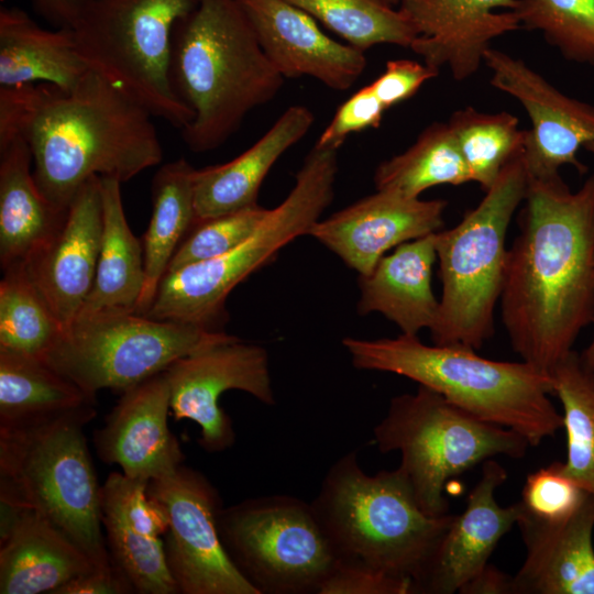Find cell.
I'll list each match as a JSON object with an SVG mask.
<instances>
[{"label": "cell", "mask_w": 594, "mask_h": 594, "mask_svg": "<svg viewBox=\"0 0 594 594\" xmlns=\"http://www.w3.org/2000/svg\"><path fill=\"white\" fill-rule=\"evenodd\" d=\"M508 249L502 320L515 353L550 373L594 323V174L529 179Z\"/></svg>", "instance_id": "obj_1"}, {"label": "cell", "mask_w": 594, "mask_h": 594, "mask_svg": "<svg viewBox=\"0 0 594 594\" xmlns=\"http://www.w3.org/2000/svg\"><path fill=\"white\" fill-rule=\"evenodd\" d=\"M153 117L91 70L69 91L40 84L24 139L42 194L66 210L90 177L125 183L161 163Z\"/></svg>", "instance_id": "obj_2"}, {"label": "cell", "mask_w": 594, "mask_h": 594, "mask_svg": "<svg viewBox=\"0 0 594 594\" xmlns=\"http://www.w3.org/2000/svg\"><path fill=\"white\" fill-rule=\"evenodd\" d=\"M177 97L194 118L182 131L189 150L219 147L284 76L264 53L239 0H199L174 30L169 67Z\"/></svg>", "instance_id": "obj_3"}, {"label": "cell", "mask_w": 594, "mask_h": 594, "mask_svg": "<svg viewBox=\"0 0 594 594\" xmlns=\"http://www.w3.org/2000/svg\"><path fill=\"white\" fill-rule=\"evenodd\" d=\"M359 370L397 374L440 394L474 417L512 429L531 447L563 428L550 396L553 380L531 364L490 360L461 344L422 343L417 336L344 338Z\"/></svg>", "instance_id": "obj_4"}, {"label": "cell", "mask_w": 594, "mask_h": 594, "mask_svg": "<svg viewBox=\"0 0 594 594\" xmlns=\"http://www.w3.org/2000/svg\"><path fill=\"white\" fill-rule=\"evenodd\" d=\"M337 561L376 569L415 584L453 516H429L398 468L370 475L356 449L327 471L310 502Z\"/></svg>", "instance_id": "obj_5"}, {"label": "cell", "mask_w": 594, "mask_h": 594, "mask_svg": "<svg viewBox=\"0 0 594 594\" xmlns=\"http://www.w3.org/2000/svg\"><path fill=\"white\" fill-rule=\"evenodd\" d=\"M95 406L0 430V502L28 508L62 531L94 564L112 563L102 532L101 485L84 427Z\"/></svg>", "instance_id": "obj_6"}, {"label": "cell", "mask_w": 594, "mask_h": 594, "mask_svg": "<svg viewBox=\"0 0 594 594\" xmlns=\"http://www.w3.org/2000/svg\"><path fill=\"white\" fill-rule=\"evenodd\" d=\"M338 150L315 144L287 197L257 229L220 256L166 272L145 316L219 330L232 289L293 240L308 235L334 195Z\"/></svg>", "instance_id": "obj_7"}, {"label": "cell", "mask_w": 594, "mask_h": 594, "mask_svg": "<svg viewBox=\"0 0 594 594\" xmlns=\"http://www.w3.org/2000/svg\"><path fill=\"white\" fill-rule=\"evenodd\" d=\"M528 180L520 153L502 169L475 208L453 228L436 233L442 294L430 329L435 344L479 350L494 334L508 255L506 235Z\"/></svg>", "instance_id": "obj_8"}, {"label": "cell", "mask_w": 594, "mask_h": 594, "mask_svg": "<svg viewBox=\"0 0 594 594\" xmlns=\"http://www.w3.org/2000/svg\"><path fill=\"white\" fill-rule=\"evenodd\" d=\"M373 441L382 453H400L398 470L419 507L433 517L449 514L443 491L450 479L497 455L521 459L531 447L520 433L481 420L421 385L391 399Z\"/></svg>", "instance_id": "obj_9"}, {"label": "cell", "mask_w": 594, "mask_h": 594, "mask_svg": "<svg viewBox=\"0 0 594 594\" xmlns=\"http://www.w3.org/2000/svg\"><path fill=\"white\" fill-rule=\"evenodd\" d=\"M199 0H90L73 28L89 68L183 130L194 118L169 75L173 33Z\"/></svg>", "instance_id": "obj_10"}, {"label": "cell", "mask_w": 594, "mask_h": 594, "mask_svg": "<svg viewBox=\"0 0 594 594\" xmlns=\"http://www.w3.org/2000/svg\"><path fill=\"white\" fill-rule=\"evenodd\" d=\"M234 336L136 312L79 316L40 359L96 397L125 389Z\"/></svg>", "instance_id": "obj_11"}, {"label": "cell", "mask_w": 594, "mask_h": 594, "mask_svg": "<svg viewBox=\"0 0 594 594\" xmlns=\"http://www.w3.org/2000/svg\"><path fill=\"white\" fill-rule=\"evenodd\" d=\"M223 546L258 594H318L337 557L312 508L274 494L221 508Z\"/></svg>", "instance_id": "obj_12"}, {"label": "cell", "mask_w": 594, "mask_h": 594, "mask_svg": "<svg viewBox=\"0 0 594 594\" xmlns=\"http://www.w3.org/2000/svg\"><path fill=\"white\" fill-rule=\"evenodd\" d=\"M146 492L167 518L166 559L180 594H258L223 546L221 498L202 473L180 464L148 481Z\"/></svg>", "instance_id": "obj_13"}, {"label": "cell", "mask_w": 594, "mask_h": 594, "mask_svg": "<svg viewBox=\"0 0 594 594\" xmlns=\"http://www.w3.org/2000/svg\"><path fill=\"white\" fill-rule=\"evenodd\" d=\"M165 371L174 419L196 422L198 443L210 453L235 442L232 420L219 404L224 392L239 389L267 406L275 404L267 351L237 337L180 358Z\"/></svg>", "instance_id": "obj_14"}, {"label": "cell", "mask_w": 594, "mask_h": 594, "mask_svg": "<svg viewBox=\"0 0 594 594\" xmlns=\"http://www.w3.org/2000/svg\"><path fill=\"white\" fill-rule=\"evenodd\" d=\"M483 62L492 73L491 85L518 100L530 118L522 150L528 178L559 175L564 165L586 173L578 153L594 142V106L564 95L524 61L499 50L487 48Z\"/></svg>", "instance_id": "obj_15"}, {"label": "cell", "mask_w": 594, "mask_h": 594, "mask_svg": "<svg viewBox=\"0 0 594 594\" xmlns=\"http://www.w3.org/2000/svg\"><path fill=\"white\" fill-rule=\"evenodd\" d=\"M448 202L377 190L318 220L308 235L337 254L360 276L369 275L387 251L435 233L443 226Z\"/></svg>", "instance_id": "obj_16"}, {"label": "cell", "mask_w": 594, "mask_h": 594, "mask_svg": "<svg viewBox=\"0 0 594 594\" xmlns=\"http://www.w3.org/2000/svg\"><path fill=\"white\" fill-rule=\"evenodd\" d=\"M518 0H400L397 9L416 38L410 48L438 72L447 66L455 80L474 75L491 42L521 29Z\"/></svg>", "instance_id": "obj_17"}, {"label": "cell", "mask_w": 594, "mask_h": 594, "mask_svg": "<svg viewBox=\"0 0 594 594\" xmlns=\"http://www.w3.org/2000/svg\"><path fill=\"white\" fill-rule=\"evenodd\" d=\"M102 224L100 177L95 175L75 195L58 231L24 262L63 332L76 320L91 293Z\"/></svg>", "instance_id": "obj_18"}, {"label": "cell", "mask_w": 594, "mask_h": 594, "mask_svg": "<svg viewBox=\"0 0 594 594\" xmlns=\"http://www.w3.org/2000/svg\"><path fill=\"white\" fill-rule=\"evenodd\" d=\"M264 53L284 76H308L333 90L360 78L365 52L333 40L317 21L287 0H239Z\"/></svg>", "instance_id": "obj_19"}, {"label": "cell", "mask_w": 594, "mask_h": 594, "mask_svg": "<svg viewBox=\"0 0 594 594\" xmlns=\"http://www.w3.org/2000/svg\"><path fill=\"white\" fill-rule=\"evenodd\" d=\"M147 484L111 472L101 485V521L108 551L134 593L177 594L163 538L167 518L147 495Z\"/></svg>", "instance_id": "obj_20"}, {"label": "cell", "mask_w": 594, "mask_h": 594, "mask_svg": "<svg viewBox=\"0 0 594 594\" xmlns=\"http://www.w3.org/2000/svg\"><path fill=\"white\" fill-rule=\"evenodd\" d=\"M169 409L166 371L125 389L103 427L95 432L97 454L136 480L151 481L173 472L185 455L168 428Z\"/></svg>", "instance_id": "obj_21"}, {"label": "cell", "mask_w": 594, "mask_h": 594, "mask_svg": "<svg viewBox=\"0 0 594 594\" xmlns=\"http://www.w3.org/2000/svg\"><path fill=\"white\" fill-rule=\"evenodd\" d=\"M507 480L495 460L483 462L482 475L469 494L466 507L453 519L438 543L415 594H452L486 564L499 540L517 524L520 502L498 505L495 492Z\"/></svg>", "instance_id": "obj_22"}, {"label": "cell", "mask_w": 594, "mask_h": 594, "mask_svg": "<svg viewBox=\"0 0 594 594\" xmlns=\"http://www.w3.org/2000/svg\"><path fill=\"white\" fill-rule=\"evenodd\" d=\"M516 525L526 558L513 575L514 594H594V496L558 522L538 520L521 505Z\"/></svg>", "instance_id": "obj_23"}, {"label": "cell", "mask_w": 594, "mask_h": 594, "mask_svg": "<svg viewBox=\"0 0 594 594\" xmlns=\"http://www.w3.org/2000/svg\"><path fill=\"white\" fill-rule=\"evenodd\" d=\"M0 506L1 594H56L74 578L98 569L70 539L33 510L6 502Z\"/></svg>", "instance_id": "obj_24"}, {"label": "cell", "mask_w": 594, "mask_h": 594, "mask_svg": "<svg viewBox=\"0 0 594 594\" xmlns=\"http://www.w3.org/2000/svg\"><path fill=\"white\" fill-rule=\"evenodd\" d=\"M315 122L300 105L287 108L248 150L224 164L196 169V219H207L257 205L260 187L276 161L299 142Z\"/></svg>", "instance_id": "obj_25"}, {"label": "cell", "mask_w": 594, "mask_h": 594, "mask_svg": "<svg viewBox=\"0 0 594 594\" xmlns=\"http://www.w3.org/2000/svg\"><path fill=\"white\" fill-rule=\"evenodd\" d=\"M436 233L402 243L359 277V315L378 312L408 336L433 327L439 310L431 285Z\"/></svg>", "instance_id": "obj_26"}, {"label": "cell", "mask_w": 594, "mask_h": 594, "mask_svg": "<svg viewBox=\"0 0 594 594\" xmlns=\"http://www.w3.org/2000/svg\"><path fill=\"white\" fill-rule=\"evenodd\" d=\"M88 72L73 29H44L25 11L1 7L0 87L50 84L69 91Z\"/></svg>", "instance_id": "obj_27"}, {"label": "cell", "mask_w": 594, "mask_h": 594, "mask_svg": "<svg viewBox=\"0 0 594 594\" xmlns=\"http://www.w3.org/2000/svg\"><path fill=\"white\" fill-rule=\"evenodd\" d=\"M29 143L20 138L0 147V265L26 262L62 227L68 209L40 190Z\"/></svg>", "instance_id": "obj_28"}, {"label": "cell", "mask_w": 594, "mask_h": 594, "mask_svg": "<svg viewBox=\"0 0 594 594\" xmlns=\"http://www.w3.org/2000/svg\"><path fill=\"white\" fill-rule=\"evenodd\" d=\"M121 183L100 177L102 234L95 283L79 316L136 312L144 286L142 243L132 233L122 205Z\"/></svg>", "instance_id": "obj_29"}, {"label": "cell", "mask_w": 594, "mask_h": 594, "mask_svg": "<svg viewBox=\"0 0 594 594\" xmlns=\"http://www.w3.org/2000/svg\"><path fill=\"white\" fill-rule=\"evenodd\" d=\"M96 405V397L42 359L0 349V430L31 426Z\"/></svg>", "instance_id": "obj_30"}, {"label": "cell", "mask_w": 594, "mask_h": 594, "mask_svg": "<svg viewBox=\"0 0 594 594\" xmlns=\"http://www.w3.org/2000/svg\"><path fill=\"white\" fill-rule=\"evenodd\" d=\"M194 168L185 158L164 164L152 180V215L143 235L144 286L136 314L148 310L162 277L196 221Z\"/></svg>", "instance_id": "obj_31"}, {"label": "cell", "mask_w": 594, "mask_h": 594, "mask_svg": "<svg viewBox=\"0 0 594 594\" xmlns=\"http://www.w3.org/2000/svg\"><path fill=\"white\" fill-rule=\"evenodd\" d=\"M469 182L470 170L448 122L427 127L411 146L382 162L374 173L377 190L411 198L435 186Z\"/></svg>", "instance_id": "obj_32"}, {"label": "cell", "mask_w": 594, "mask_h": 594, "mask_svg": "<svg viewBox=\"0 0 594 594\" xmlns=\"http://www.w3.org/2000/svg\"><path fill=\"white\" fill-rule=\"evenodd\" d=\"M562 405L565 473L594 496V370L572 350L549 373Z\"/></svg>", "instance_id": "obj_33"}, {"label": "cell", "mask_w": 594, "mask_h": 594, "mask_svg": "<svg viewBox=\"0 0 594 594\" xmlns=\"http://www.w3.org/2000/svg\"><path fill=\"white\" fill-rule=\"evenodd\" d=\"M0 282V349L42 358L63 328L31 280L24 263L2 270Z\"/></svg>", "instance_id": "obj_34"}, {"label": "cell", "mask_w": 594, "mask_h": 594, "mask_svg": "<svg viewBox=\"0 0 594 594\" xmlns=\"http://www.w3.org/2000/svg\"><path fill=\"white\" fill-rule=\"evenodd\" d=\"M450 125L472 182L486 191L502 169L522 153L526 130L519 129L514 114L502 111L486 113L473 107L457 110Z\"/></svg>", "instance_id": "obj_35"}, {"label": "cell", "mask_w": 594, "mask_h": 594, "mask_svg": "<svg viewBox=\"0 0 594 594\" xmlns=\"http://www.w3.org/2000/svg\"><path fill=\"white\" fill-rule=\"evenodd\" d=\"M340 36L366 51L380 44L410 48L416 33L400 13L383 0H287Z\"/></svg>", "instance_id": "obj_36"}, {"label": "cell", "mask_w": 594, "mask_h": 594, "mask_svg": "<svg viewBox=\"0 0 594 594\" xmlns=\"http://www.w3.org/2000/svg\"><path fill=\"white\" fill-rule=\"evenodd\" d=\"M514 11L564 58L594 66V0H518Z\"/></svg>", "instance_id": "obj_37"}, {"label": "cell", "mask_w": 594, "mask_h": 594, "mask_svg": "<svg viewBox=\"0 0 594 594\" xmlns=\"http://www.w3.org/2000/svg\"><path fill=\"white\" fill-rule=\"evenodd\" d=\"M268 211L257 204L230 213L196 219L173 255L167 272L228 253L257 229Z\"/></svg>", "instance_id": "obj_38"}, {"label": "cell", "mask_w": 594, "mask_h": 594, "mask_svg": "<svg viewBox=\"0 0 594 594\" xmlns=\"http://www.w3.org/2000/svg\"><path fill=\"white\" fill-rule=\"evenodd\" d=\"M586 493L564 469L563 462H553L528 474L520 503L534 518L558 522L571 517L582 505Z\"/></svg>", "instance_id": "obj_39"}, {"label": "cell", "mask_w": 594, "mask_h": 594, "mask_svg": "<svg viewBox=\"0 0 594 594\" xmlns=\"http://www.w3.org/2000/svg\"><path fill=\"white\" fill-rule=\"evenodd\" d=\"M387 109L366 85L342 102L316 144L340 148L345 139L370 128H378Z\"/></svg>", "instance_id": "obj_40"}, {"label": "cell", "mask_w": 594, "mask_h": 594, "mask_svg": "<svg viewBox=\"0 0 594 594\" xmlns=\"http://www.w3.org/2000/svg\"><path fill=\"white\" fill-rule=\"evenodd\" d=\"M318 594H414V584L376 569L337 561Z\"/></svg>", "instance_id": "obj_41"}, {"label": "cell", "mask_w": 594, "mask_h": 594, "mask_svg": "<svg viewBox=\"0 0 594 594\" xmlns=\"http://www.w3.org/2000/svg\"><path fill=\"white\" fill-rule=\"evenodd\" d=\"M438 72L413 59H392L385 70L370 86L378 100L389 108L411 98Z\"/></svg>", "instance_id": "obj_42"}, {"label": "cell", "mask_w": 594, "mask_h": 594, "mask_svg": "<svg viewBox=\"0 0 594 594\" xmlns=\"http://www.w3.org/2000/svg\"><path fill=\"white\" fill-rule=\"evenodd\" d=\"M134 593L125 576L114 566L95 569L63 585L56 594H124Z\"/></svg>", "instance_id": "obj_43"}, {"label": "cell", "mask_w": 594, "mask_h": 594, "mask_svg": "<svg viewBox=\"0 0 594 594\" xmlns=\"http://www.w3.org/2000/svg\"><path fill=\"white\" fill-rule=\"evenodd\" d=\"M90 0H33L37 13L54 28L73 29Z\"/></svg>", "instance_id": "obj_44"}, {"label": "cell", "mask_w": 594, "mask_h": 594, "mask_svg": "<svg viewBox=\"0 0 594 594\" xmlns=\"http://www.w3.org/2000/svg\"><path fill=\"white\" fill-rule=\"evenodd\" d=\"M458 593L461 594H514L513 575L486 564L469 580Z\"/></svg>", "instance_id": "obj_45"}, {"label": "cell", "mask_w": 594, "mask_h": 594, "mask_svg": "<svg viewBox=\"0 0 594 594\" xmlns=\"http://www.w3.org/2000/svg\"><path fill=\"white\" fill-rule=\"evenodd\" d=\"M581 354L586 363L594 370V339L590 345L581 352Z\"/></svg>", "instance_id": "obj_46"}, {"label": "cell", "mask_w": 594, "mask_h": 594, "mask_svg": "<svg viewBox=\"0 0 594 594\" xmlns=\"http://www.w3.org/2000/svg\"><path fill=\"white\" fill-rule=\"evenodd\" d=\"M383 1H385L387 4H389L392 7H395V8H397L399 2H400V0H383Z\"/></svg>", "instance_id": "obj_47"}, {"label": "cell", "mask_w": 594, "mask_h": 594, "mask_svg": "<svg viewBox=\"0 0 594 594\" xmlns=\"http://www.w3.org/2000/svg\"><path fill=\"white\" fill-rule=\"evenodd\" d=\"M584 148L591 152L592 154H594V142L588 143L587 145L584 146Z\"/></svg>", "instance_id": "obj_48"}]
</instances>
